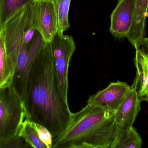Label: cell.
<instances>
[{
  "label": "cell",
  "instance_id": "30bf717a",
  "mask_svg": "<svg viewBox=\"0 0 148 148\" xmlns=\"http://www.w3.org/2000/svg\"><path fill=\"white\" fill-rule=\"evenodd\" d=\"M148 9V0H136L132 25L126 37L136 49L140 47L145 37Z\"/></svg>",
  "mask_w": 148,
  "mask_h": 148
},
{
  "label": "cell",
  "instance_id": "6da1fadb",
  "mask_svg": "<svg viewBox=\"0 0 148 148\" xmlns=\"http://www.w3.org/2000/svg\"><path fill=\"white\" fill-rule=\"evenodd\" d=\"M22 101L27 118L47 128L53 140L71 122L73 113L60 86L49 42L45 43L30 63Z\"/></svg>",
  "mask_w": 148,
  "mask_h": 148
},
{
  "label": "cell",
  "instance_id": "2e32d148",
  "mask_svg": "<svg viewBox=\"0 0 148 148\" xmlns=\"http://www.w3.org/2000/svg\"><path fill=\"white\" fill-rule=\"evenodd\" d=\"M19 136H21L31 147L47 148L39 138L32 121L27 117L22 125Z\"/></svg>",
  "mask_w": 148,
  "mask_h": 148
},
{
  "label": "cell",
  "instance_id": "3957f363",
  "mask_svg": "<svg viewBox=\"0 0 148 148\" xmlns=\"http://www.w3.org/2000/svg\"><path fill=\"white\" fill-rule=\"evenodd\" d=\"M27 117L23 102L12 85L0 88V144L18 136Z\"/></svg>",
  "mask_w": 148,
  "mask_h": 148
},
{
  "label": "cell",
  "instance_id": "603a6c76",
  "mask_svg": "<svg viewBox=\"0 0 148 148\" xmlns=\"http://www.w3.org/2000/svg\"><path fill=\"white\" fill-rule=\"evenodd\" d=\"M147 64H148V54L147 55Z\"/></svg>",
  "mask_w": 148,
  "mask_h": 148
},
{
  "label": "cell",
  "instance_id": "9c48e42d",
  "mask_svg": "<svg viewBox=\"0 0 148 148\" xmlns=\"http://www.w3.org/2000/svg\"><path fill=\"white\" fill-rule=\"evenodd\" d=\"M140 103L138 93L131 87L116 111L115 120L117 127L127 128L133 127L141 109Z\"/></svg>",
  "mask_w": 148,
  "mask_h": 148
},
{
  "label": "cell",
  "instance_id": "d6986e66",
  "mask_svg": "<svg viewBox=\"0 0 148 148\" xmlns=\"http://www.w3.org/2000/svg\"><path fill=\"white\" fill-rule=\"evenodd\" d=\"M137 49L140 50L145 54L147 55L148 54V38L145 37L142 41L140 47Z\"/></svg>",
  "mask_w": 148,
  "mask_h": 148
},
{
  "label": "cell",
  "instance_id": "8fae6325",
  "mask_svg": "<svg viewBox=\"0 0 148 148\" xmlns=\"http://www.w3.org/2000/svg\"><path fill=\"white\" fill-rule=\"evenodd\" d=\"M136 50L134 62L136 67V76L131 87L135 89L140 96L148 94L147 57L140 50Z\"/></svg>",
  "mask_w": 148,
  "mask_h": 148
},
{
  "label": "cell",
  "instance_id": "5b68a950",
  "mask_svg": "<svg viewBox=\"0 0 148 148\" xmlns=\"http://www.w3.org/2000/svg\"><path fill=\"white\" fill-rule=\"evenodd\" d=\"M45 43L37 31L33 43L30 44L23 43L19 51L11 85L22 101L30 63Z\"/></svg>",
  "mask_w": 148,
  "mask_h": 148
},
{
  "label": "cell",
  "instance_id": "7a4b0ae2",
  "mask_svg": "<svg viewBox=\"0 0 148 148\" xmlns=\"http://www.w3.org/2000/svg\"><path fill=\"white\" fill-rule=\"evenodd\" d=\"M115 113L87 104L72 114L69 126L53 139L52 148H111L117 128Z\"/></svg>",
  "mask_w": 148,
  "mask_h": 148
},
{
  "label": "cell",
  "instance_id": "7402d4cb",
  "mask_svg": "<svg viewBox=\"0 0 148 148\" xmlns=\"http://www.w3.org/2000/svg\"><path fill=\"white\" fill-rule=\"evenodd\" d=\"M146 17H148V11L147 12V14H146Z\"/></svg>",
  "mask_w": 148,
  "mask_h": 148
},
{
  "label": "cell",
  "instance_id": "7c38bea8",
  "mask_svg": "<svg viewBox=\"0 0 148 148\" xmlns=\"http://www.w3.org/2000/svg\"><path fill=\"white\" fill-rule=\"evenodd\" d=\"M142 143L141 137L133 126L127 128L117 127L111 148H140Z\"/></svg>",
  "mask_w": 148,
  "mask_h": 148
},
{
  "label": "cell",
  "instance_id": "4fadbf2b",
  "mask_svg": "<svg viewBox=\"0 0 148 148\" xmlns=\"http://www.w3.org/2000/svg\"><path fill=\"white\" fill-rule=\"evenodd\" d=\"M15 68L8 56L3 31L0 30V88L12 84Z\"/></svg>",
  "mask_w": 148,
  "mask_h": 148
},
{
  "label": "cell",
  "instance_id": "ac0fdd59",
  "mask_svg": "<svg viewBox=\"0 0 148 148\" xmlns=\"http://www.w3.org/2000/svg\"><path fill=\"white\" fill-rule=\"evenodd\" d=\"M30 147V146L26 142L24 139L20 136L0 144V148H26Z\"/></svg>",
  "mask_w": 148,
  "mask_h": 148
},
{
  "label": "cell",
  "instance_id": "ffe728a7",
  "mask_svg": "<svg viewBox=\"0 0 148 148\" xmlns=\"http://www.w3.org/2000/svg\"><path fill=\"white\" fill-rule=\"evenodd\" d=\"M139 96L141 102L143 101L148 102V94H145Z\"/></svg>",
  "mask_w": 148,
  "mask_h": 148
},
{
  "label": "cell",
  "instance_id": "ba28073f",
  "mask_svg": "<svg viewBox=\"0 0 148 148\" xmlns=\"http://www.w3.org/2000/svg\"><path fill=\"white\" fill-rule=\"evenodd\" d=\"M36 28L45 43L49 42L57 32V20L52 1L34 3Z\"/></svg>",
  "mask_w": 148,
  "mask_h": 148
},
{
  "label": "cell",
  "instance_id": "44dd1931",
  "mask_svg": "<svg viewBox=\"0 0 148 148\" xmlns=\"http://www.w3.org/2000/svg\"><path fill=\"white\" fill-rule=\"evenodd\" d=\"M36 1H52L53 0H36Z\"/></svg>",
  "mask_w": 148,
  "mask_h": 148
},
{
  "label": "cell",
  "instance_id": "52a82bcc",
  "mask_svg": "<svg viewBox=\"0 0 148 148\" xmlns=\"http://www.w3.org/2000/svg\"><path fill=\"white\" fill-rule=\"evenodd\" d=\"M136 0H118L110 15V31L116 39L126 37L134 18Z\"/></svg>",
  "mask_w": 148,
  "mask_h": 148
},
{
  "label": "cell",
  "instance_id": "277c9868",
  "mask_svg": "<svg viewBox=\"0 0 148 148\" xmlns=\"http://www.w3.org/2000/svg\"><path fill=\"white\" fill-rule=\"evenodd\" d=\"M53 62L63 96L68 101V71L69 63L76 49L72 36L57 32L49 42Z\"/></svg>",
  "mask_w": 148,
  "mask_h": 148
},
{
  "label": "cell",
  "instance_id": "5bb4252c",
  "mask_svg": "<svg viewBox=\"0 0 148 148\" xmlns=\"http://www.w3.org/2000/svg\"><path fill=\"white\" fill-rule=\"evenodd\" d=\"M36 0H0V30L19 11Z\"/></svg>",
  "mask_w": 148,
  "mask_h": 148
},
{
  "label": "cell",
  "instance_id": "9a60e30c",
  "mask_svg": "<svg viewBox=\"0 0 148 148\" xmlns=\"http://www.w3.org/2000/svg\"><path fill=\"white\" fill-rule=\"evenodd\" d=\"M71 0H53L52 1L57 24V32L63 34L70 28L69 21V13Z\"/></svg>",
  "mask_w": 148,
  "mask_h": 148
},
{
  "label": "cell",
  "instance_id": "8992f818",
  "mask_svg": "<svg viewBox=\"0 0 148 148\" xmlns=\"http://www.w3.org/2000/svg\"><path fill=\"white\" fill-rule=\"evenodd\" d=\"M131 88L127 83L117 81L89 97L87 104L108 111H116Z\"/></svg>",
  "mask_w": 148,
  "mask_h": 148
},
{
  "label": "cell",
  "instance_id": "e0dca14e",
  "mask_svg": "<svg viewBox=\"0 0 148 148\" xmlns=\"http://www.w3.org/2000/svg\"><path fill=\"white\" fill-rule=\"evenodd\" d=\"M32 123L41 141L46 145L47 148H52L53 137L49 131L45 127L38 123L32 121Z\"/></svg>",
  "mask_w": 148,
  "mask_h": 148
}]
</instances>
